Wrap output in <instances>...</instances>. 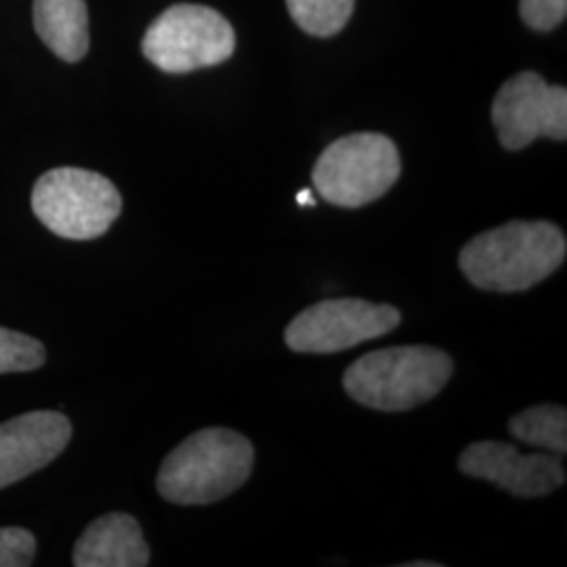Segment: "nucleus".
I'll use <instances>...</instances> for the list:
<instances>
[{
    "instance_id": "nucleus-1",
    "label": "nucleus",
    "mask_w": 567,
    "mask_h": 567,
    "mask_svg": "<svg viewBox=\"0 0 567 567\" xmlns=\"http://www.w3.org/2000/svg\"><path fill=\"white\" fill-rule=\"evenodd\" d=\"M566 255V234L557 225L511 221L468 240L458 264L475 288L524 292L555 274Z\"/></svg>"
},
{
    "instance_id": "nucleus-2",
    "label": "nucleus",
    "mask_w": 567,
    "mask_h": 567,
    "mask_svg": "<svg viewBox=\"0 0 567 567\" xmlns=\"http://www.w3.org/2000/svg\"><path fill=\"white\" fill-rule=\"evenodd\" d=\"M252 465L255 447L248 437L224 426H208L183 440L164 458L156 487L173 505H213L244 486Z\"/></svg>"
},
{
    "instance_id": "nucleus-3",
    "label": "nucleus",
    "mask_w": 567,
    "mask_h": 567,
    "mask_svg": "<svg viewBox=\"0 0 567 567\" xmlns=\"http://www.w3.org/2000/svg\"><path fill=\"white\" fill-rule=\"evenodd\" d=\"M454 372L452 358L426 344L386 347L347 368L344 391L358 404L381 412H405L431 402Z\"/></svg>"
},
{
    "instance_id": "nucleus-4",
    "label": "nucleus",
    "mask_w": 567,
    "mask_h": 567,
    "mask_svg": "<svg viewBox=\"0 0 567 567\" xmlns=\"http://www.w3.org/2000/svg\"><path fill=\"white\" fill-rule=\"evenodd\" d=\"M32 210L63 240H95L121 217V192L100 173L61 166L34 185Z\"/></svg>"
},
{
    "instance_id": "nucleus-5",
    "label": "nucleus",
    "mask_w": 567,
    "mask_h": 567,
    "mask_svg": "<svg viewBox=\"0 0 567 567\" xmlns=\"http://www.w3.org/2000/svg\"><path fill=\"white\" fill-rule=\"evenodd\" d=\"M402 173L395 143L381 133H353L330 143L313 166L326 203L360 208L383 198Z\"/></svg>"
},
{
    "instance_id": "nucleus-6",
    "label": "nucleus",
    "mask_w": 567,
    "mask_h": 567,
    "mask_svg": "<svg viewBox=\"0 0 567 567\" xmlns=\"http://www.w3.org/2000/svg\"><path fill=\"white\" fill-rule=\"evenodd\" d=\"M143 55L168 74H187L234 55L236 32L224 16L204 4H173L147 28Z\"/></svg>"
},
{
    "instance_id": "nucleus-7",
    "label": "nucleus",
    "mask_w": 567,
    "mask_h": 567,
    "mask_svg": "<svg viewBox=\"0 0 567 567\" xmlns=\"http://www.w3.org/2000/svg\"><path fill=\"white\" fill-rule=\"evenodd\" d=\"M402 322L391 305L364 299H330L301 311L284 332L288 349L297 353H339L355 344L385 337Z\"/></svg>"
},
{
    "instance_id": "nucleus-8",
    "label": "nucleus",
    "mask_w": 567,
    "mask_h": 567,
    "mask_svg": "<svg viewBox=\"0 0 567 567\" xmlns=\"http://www.w3.org/2000/svg\"><path fill=\"white\" fill-rule=\"evenodd\" d=\"M492 122L508 152L548 137L566 142V86H550L536 72H522L505 82L492 103Z\"/></svg>"
},
{
    "instance_id": "nucleus-9",
    "label": "nucleus",
    "mask_w": 567,
    "mask_h": 567,
    "mask_svg": "<svg viewBox=\"0 0 567 567\" xmlns=\"http://www.w3.org/2000/svg\"><path fill=\"white\" fill-rule=\"evenodd\" d=\"M458 468L522 498L547 496L566 484V468L553 454H522L505 442H475L458 458Z\"/></svg>"
},
{
    "instance_id": "nucleus-10",
    "label": "nucleus",
    "mask_w": 567,
    "mask_h": 567,
    "mask_svg": "<svg viewBox=\"0 0 567 567\" xmlns=\"http://www.w3.org/2000/svg\"><path fill=\"white\" fill-rule=\"evenodd\" d=\"M72 437V423L55 410H37L0 425V489L51 465Z\"/></svg>"
},
{
    "instance_id": "nucleus-11",
    "label": "nucleus",
    "mask_w": 567,
    "mask_h": 567,
    "mask_svg": "<svg viewBox=\"0 0 567 567\" xmlns=\"http://www.w3.org/2000/svg\"><path fill=\"white\" fill-rule=\"evenodd\" d=\"M76 567H143L150 564V547L133 515L107 513L84 529L76 547Z\"/></svg>"
},
{
    "instance_id": "nucleus-12",
    "label": "nucleus",
    "mask_w": 567,
    "mask_h": 567,
    "mask_svg": "<svg viewBox=\"0 0 567 567\" xmlns=\"http://www.w3.org/2000/svg\"><path fill=\"white\" fill-rule=\"evenodd\" d=\"M34 28L63 61H81L89 51V11L84 0H34Z\"/></svg>"
},
{
    "instance_id": "nucleus-13",
    "label": "nucleus",
    "mask_w": 567,
    "mask_h": 567,
    "mask_svg": "<svg viewBox=\"0 0 567 567\" xmlns=\"http://www.w3.org/2000/svg\"><path fill=\"white\" fill-rule=\"evenodd\" d=\"M508 431L527 446L543 447L553 454L567 452V412L561 405L527 408L508 421Z\"/></svg>"
},
{
    "instance_id": "nucleus-14",
    "label": "nucleus",
    "mask_w": 567,
    "mask_h": 567,
    "mask_svg": "<svg viewBox=\"0 0 567 567\" xmlns=\"http://www.w3.org/2000/svg\"><path fill=\"white\" fill-rule=\"evenodd\" d=\"M295 23L311 37H334L353 13L355 0H286Z\"/></svg>"
},
{
    "instance_id": "nucleus-15",
    "label": "nucleus",
    "mask_w": 567,
    "mask_h": 567,
    "mask_svg": "<svg viewBox=\"0 0 567 567\" xmlns=\"http://www.w3.org/2000/svg\"><path fill=\"white\" fill-rule=\"evenodd\" d=\"M47 360L41 341L0 326V374L39 370Z\"/></svg>"
},
{
    "instance_id": "nucleus-16",
    "label": "nucleus",
    "mask_w": 567,
    "mask_h": 567,
    "mask_svg": "<svg viewBox=\"0 0 567 567\" xmlns=\"http://www.w3.org/2000/svg\"><path fill=\"white\" fill-rule=\"evenodd\" d=\"M37 538L23 527H0V567H28L34 564Z\"/></svg>"
},
{
    "instance_id": "nucleus-17",
    "label": "nucleus",
    "mask_w": 567,
    "mask_h": 567,
    "mask_svg": "<svg viewBox=\"0 0 567 567\" xmlns=\"http://www.w3.org/2000/svg\"><path fill=\"white\" fill-rule=\"evenodd\" d=\"M519 9L532 30L547 32L566 20L567 0H522Z\"/></svg>"
},
{
    "instance_id": "nucleus-18",
    "label": "nucleus",
    "mask_w": 567,
    "mask_h": 567,
    "mask_svg": "<svg viewBox=\"0 0 567 567\" xmlns=\"http://www.w3.org/2000/svg\"><path fill=\"white\" fill-rule=\"evenodd\" d=\"M297 203L301 204V206H316V200H313L311 189H303V192H299Z\"/></svg>"
},
{
    "instance_id": "nucleus-19",
    "label": "nucleus",
    "mask_w": 567,
    "mask_h": 567,
    "mask_svg": "<svg viewBox=\"0 0 567 567\" xmlns=\"http://www.w3.org/2000/svg\"><path fill=\"white\" fill-rule=\"evenodd\" d=\"M408 567H440V564H429V561H414V564H408Z\"/></svg>"
}]
</instances>
